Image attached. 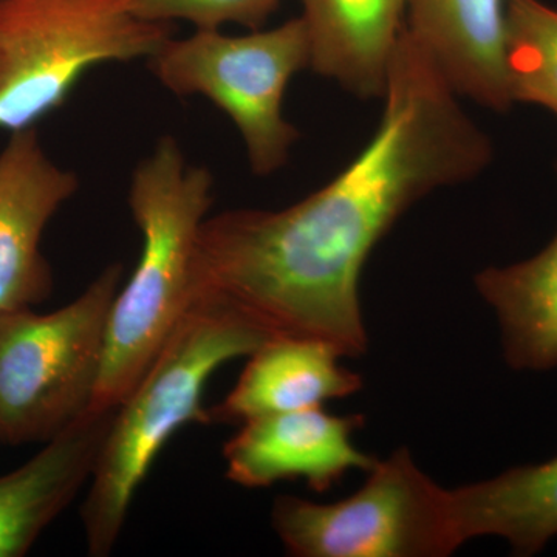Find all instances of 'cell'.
<instances>
[{
	"label": "cell",
	"instance_id": "1",
	"mask_svg": "<svg viewBox=\"0 0 557 557\" xmlns=\"http://www.w3.org/2000/svg\"><path fill=\"white\" fill-rule=\"evenodd\" d=\"M457 97L405 28L368 146L292 207L205 220L196 298L218 300L271 338L324 341L343 357L364 354L359 282L369 256L418 200L478 177L493 159L490 138Z\"/></svg>",
	"mask_w": 557,
	"mask_h": 557
},
{
	"label": "cell",
	"instance_id": "2",
	"mask_svg": "<svg viewBox=\"0 0 557 557\" xmlns=\"http://www.w3.org/2000/svg\"><path fill=\"white\" fill-rule=\"evenodd\" d=\"M212 190L211 172L189 164L174 137H161L135 168L129 208L141 233V255L110 309L91 408H119L193 306L197 248Z\"/></svg>",
	"mask_w": 557,
	"mask_h": 557
},
{
	"label": "cell",
	"instance_id": "3",
	"mask_svg": "<svg viewBox=\"0 0 557 557\" xmlns=\"http://www.w3.org/2000/svg\"><path fill=\"white\" fill-rule=\"evenodd\" d=\"M271 336L218 300L196 298L148 372L116 408L81 508L87 552L109 556L139 486L178 429L211 423L208 381Z\"/></svg>",
	"mask_w": 557,
	"mask_h": 557
},
{
	"label": "cell",
	"instance_id": "4",
	"mask_svg": "<svg viewBox=\"0 0 557 557\" xmlns=\"http://www.w3.org/2000/svg\"><path fill=\"white\" fill-rule=\"evenodd\" d=\"M171 38L132 0H0V131L36 127L89 70L150 60Z\"/></svg>",
	"mask_w": 557,
	"mask_h": 557
},
{
	"label": "cell",
	"instance_id": "5",
	"mask_svg": "<svg viewBox=\"0 0 557 557\" xmlns=\"http://www.w3.org/2000/svg\"><path fill=\"white\" fill-rule=\"evenodd\" d=\"M121 282L112 263L61 309L0 313V445H44L91 408Z\"/></svg>",
	"mask_w": 557,
	"mask_h": 557
},
{
	"label": "cell",
	"instance_id": "6",
	"mask_svg": "<svg viewBox=\"0 0 557 557\" xmlns=\"http://www.w3.org/2000/svg\"><path fill=\"white\" fill-rule=\"evenodd\" d=\"M149 62L172 94L200 95L230 116L256 175L269 177L285 166L299 138L282 113L285 91L296 73L311 67L302 16L244 36L197 30L185 39L171 38Z\"/></svg>",
	"mask_w": 557,
	"mask_h": 557
},
{
	"label": "cell",
	"instance_id": "7",
	"mask_svg": "<svg viewBox=\"0 0 557 557\" xmlns=\"http://www.w3.org/2000/svg\"><path fill=\"white\" fill-rule=\"evenodd\" d=\"M357 493L335 504L278 496L271 522L298 557H445L465 544L453 490L428 478L408 449L376 460Z\"/></svg>",
	"mask_w": 557,
	"mask_h": 557
},
{
	"label": "cell",
	"instance_id": "8",
	"mask_svg": "<svg viewBox=\"0 0 557 557\" xmlns=\"http://www.w3.org/2000/svg\"><path fill=\"white\" fill-rule=\"evenodd\" d=\"M78 188L75 172L50 159L36 127L10 134L0 150V313L33 309L51 295L40 242Z\"/></svg>",
	"mask_w": 557,
	"mask_h": 557
},
{
	"label": "cell",
	"instance_id": "9",
	"mask_svg": "<svg viewBox=\"0 0 557 557\" xmlns=\"http://www.w3.org/2000/svg\"><path fill=\"white\" fill-rule=\"evenodd\" d=\"M362 424L361 416H333L324 406L252 418L223 446L226 479L249 490L304 480L325 493L347 472L375 467L354 443Z\"/></svg>",
	"mask_w": 557,
	"mask_h": 557
},
{
	"label": "cell",
	"instance_id": "10",
	"mask_svg": "<svg viewBox=\"0 0 557 557\" xmlns=\"http://www.w3.org/2000/svg\"><path fill=\"white\" fill-rule=\"evenodd\" d=\"M116 408H90L20 468L0 475V557L30 552L90 482Z\"/></svg>",
	"mask_w": 557,
	"mask_h": 557
},
{
	"label": "cell",
	"instance_id": "11",
	"mask_svg": "<svg viewBox=\"0 0 557 557\" xmlns=\"http://www.w3.org/2000/svg\"><path fill=\"white\" fill-rule=\"evenodd\" d=\"M406 30L458 97L496 112L511 100L507 0H409Z\"/></svg>",
	"mask_w": 557,
	"mask_h": 557
},
{
	"label": "cell",
	"instance_id": "12",
	"mask_svg": "<svg viewBox=\"0 0 557 557\" xmlns=\"http://www.w3.org/2000/svg\"><path fill=\"white\" fill-rule=\"evenodd\" d=\"M338 348L324 341L273 336L249 355L239 381L209 410L211 423H245L252 418L321 408L350 397L361 375L341 366Z\"/></svg>",
	"mask_w": 557,
	"mask_h": 557
},
{
	"label": "cell",
	"instance_id": "13",
	"mask_svg": "<svg viewBox=\"0 0 557 557\" xmlns=\"http://www.w3.org/2000/svg\"><path fill=\"white\" fill-rule=\"evenodd\" d=\"M311 70L355 97L383 98L409 0H302Z\"/></svg>",
	"mask_w": 557,
	"mask_h": 557
},
{
	"label": "cell",
	"instance_id": "14",
	"mask_svg": "<svg viewBox=\"0 0 557 557\" xmlns=\"http://www.w3.org/2000/svg\"><path fill=\"white\" fill-rule=\"evenodd\" d=\"M465 541L496 536L533 556L557 536V456L453 490Z\"/></svg>",
	"mask_w": 557,
	"mask_h": 557
},
{
	"label": "cell",
	"instance_id": "15",
	"mask_svg": "<svg viewBox=\"0 0 557 557\" xmlns=\"http://www.w3.org/2000/svg\"><path fill=\"white\" fill-rule=\"evenodd\" d=\"M475 287L496 311L505 358L512 369L557 366V234L534 258L493 267Z\"/></svg>",
	"mask_w": 557,
	"mask_h": 557
},
{
	"label": "cell",
	"instance_id": "16",
	"mask_svg": "<svg viewBox=\"0 0 557 557\" xmlns=\"http://www.w3.org/2000/svg\"><path fill=\"white\" fill-rule=\"evenodd\" d=\"M507 73L512 102L557 115V9L541 0H507Z\"/></svg>",
	"mask_w": 557,
	"mask_h": 557
},
{
	"label": "cell",
	"instance_id": "17",
	"mask_svg": "<svg viewBox=\"0 0 557 557\" xmlns=\"http://www.w3.org/2000/svg\"><path fill=\"white\" fill-rule=\"evenodd\" d=\"M282 0H132L135 13L150 22L186 21L197 30H220L225 24L259 30Z\"/></svg>",
	"mask_w": 557,
	"mask_h": 557
}]
</instances>
